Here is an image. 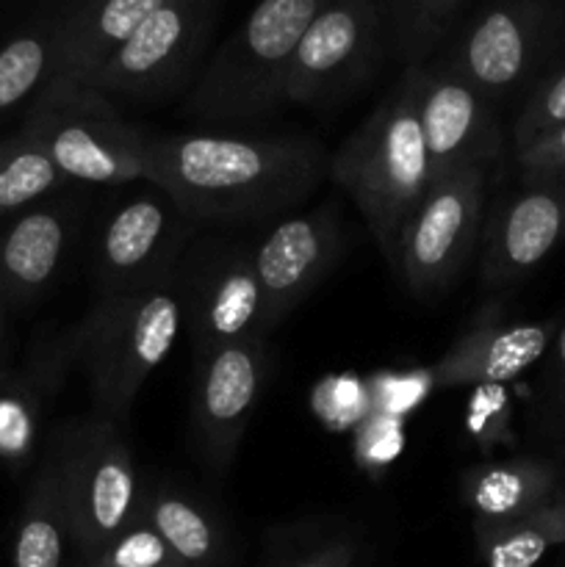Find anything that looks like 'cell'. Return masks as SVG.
Wrapping results in <instances>:
<instances>
[{
	"label": "cell",
	"mask_w": 565,
	"mask_h": 567,
	"mask_svg": "<svg viewBox=\"0 0 565 567\" xmlns=\"http://www.w3.org/2000/svg\"><path fill=\"white\" fill-rule=\"evenodd\" d=\"M330 177L358 205L371 238L393 266L399 236L435 183L419 122L415 66L336 150Z\"/></svg>",
	"instance_id": "7a4b0ae2"
},
{
	"label": "cell",
	"mask_w": 565,
	"mask_h": 567,
	"mask_svg": "<svg viewBox=\"0 0 565 567\" xmlns=\"http://www.w3.org/2000/svg\"><path fill=\"white\" fill-rule=\"evenodd\" d=\"M557 321H476L427 371L432 388L502 385L535 369L552 347Z\"/></svg>",
	"instance_id": "e0dca14e"
},
{
	"label": "cell",
	"mask_w": 565,
	"mask_h": 567,
	"mask_svg": "<svg viewBox=\"0 0 565 567\" xmlns=\"http://www.w3.org/2000/svg\"><path fill=\"white\" fill-rule=\"evenodd\" d=\"M565 241V177L524 183L493 210L485 233L480 282L504 291L537 269Z\"/></svg>",
	"instance_id": "2e32d148"
},
{
	"label": "cell",
	"mask_w": 565,
	"mask_h": 567,
	"mask_svg": "<svg viewBox=\"0 0 565 567\" xmlns=\"http://www.w3.org/2000/svg\"><path fill=\"white\" fill-rule=\"evenodd\" d=\"M216 11L219 0H172L81 86L97 89L111 100H153L172 92L197 64Z\"/></svg>",
	"instance_id": "8fae6325"
},
{
	"label": "cell",
	"mask_w": 565,
	"mask_h": 567,
	"mask_svg": "<svg viewBox=\"0 0 565 567\" xmlns=\"http://www.w3.org/2000/svg\"><path fill=\"white\" fill-rule=\"evenodd\" d=\"M419 122L435 177L469 166H491L502 153V131L491 100L446 66H415Z\"/></svg>",
	"instance_id": "9a60e30c"
},
{
	"label": "cell",
	"mask_w": 565,
	"mask_h": 567,
	"mask_svg": "<svg viewBox=\"0 0 565 567\" xmlns=\"http://www.w3.org/2000/svg\"><path fill=\"white\" fill-rule=\"evenodd\" d=\"M565 125V70L537 86L513 127L515 153Z\"/></svg>",
	"instance_id": "f546056e"
},
{
	"label": "cell",
	"mask_w": 565,
	"mask_h": 567,
	"mask_svg": "<svg viewBox=\"0 0 565 567\" xmlns=\"http://www.w3.org/2000/svg\"><path fill=\"white\" fill-rule=\"evenodd\" d=\"M75 205L39 203L17 214L0 236V299L33 302L42 297L64 266L66 249L75 236Z\"/></svg>",
	"instance_id": "d6986e66"
},
{
	"label": "cell",
	"mask_w": 565,
	"mask_h": 567,
	"mask_svg": "<svg viewBox=\"0 0 565 567\" xmlns=\"http://www.w3.org/2000/svg\"><path fill=\"white\" fill-rule=\"evenodd\" d=\"M543 374L537 385V426L543 437L565 452V319L557 321L552 347L543 354Z\"/></svg>",
	"instance_id": "83f0119b"
},
{
	"label": "cell",
	"mask_w": 565,
	"mask_h": 567,
	"mask_svg": "<svg viewBox=\"0 0 565 567\" xmlns=\"http://www.w3.org/2000/svg\"><path fill=\"white\" fill-rule=\"evenodd\" d=\"M327 0H258L247 20L219 44L186 100L205 122H253L286 105L294 50Z\"/></svg>",
	"instance_id": "277c9868"
},
{
	"label": "cell",
	"mask_w": 565,
	"mask_h": 567,
	"mask_svg": "<svg viewBox=\"0 0 565 567\" xmlns=\"http://www.w3.org/2000/svg\"><path fill=\"white\" fill-rule=\"evenodd\" d=\"M72 567H186L142 518Z\"/></svg>",
	"instance_id": "4316f807"
},
{
	"label": "cell",
	"mask_w": 565,
	"mask_h": 567,
	"mask_svg": "<svg viewBox=\"0 0 565 567\" xmlns=\"http://www.w3.org/2000/svg\"><path fill=\"white\" fill-rule=\"evenodd\" d=\"M64 183L66 177L31 133L20 131L0 142V219L44 203Z\"/></svg>",
	"instance_id": "484cf974"
},
{
	"label": "cell",
	"mask_w": 565,
	"mask_h": 567,
	"mask_svg": "<svg viewBox=\"0 0 565 567\" xmlns=\"http://www.w3.org/2000/svg\"><path fill=\"white\" fill-rule=\"evenodd\" d=\"M48 457L59 471L72 548L81 559L136 524L147 487L120 424L97 413L70 421L55 432Z\"/></svg>",
	"instance_id": "5b68a950"
},
{
	"label": "cell",
	"mask_w": 565,
	"mask_h": 567,
	"mask_svg": "<svg viewBox=\"0 0 565 567\" xmlns=\"http://www.w3.org/2000/svg\"><path fill=\"white\" fill-rule=\"evenodd\" d=\"M22 131L31 133L66 181L131 186L147 175V142L114 100L81 83L50 81L33 97Z\"/></svg>",
	"instance_id": "8992f818"
},
{
	"label": "cell",
	"mask_w": 565,
	"mask_h": 567,
	"mask_svg": "<svg viewBox=\"0 0 565 567\" xmlns=\"http://www.w3.org/2000/svg\"><path fill=\"white\" fill-rule=\"evenodd\" d=\"M548 11L541 0H496L485 6L443 66L487 100L518 86L541 55Z\"/></svg>",
	"instance_id": "5bb4252c"
},
{
	"label": "cell",
	"mask_w": 565,
	"mask_h": 567,
	"mask_svg": "<svg viewBox=\"0 0 565 567\" xmlns=\"http://www.w3.org/2000/svg\"><path fill=\"white\" fill-rule=\"evenodd\" d=\"M177 286L194 358L269 336L253 244L208 238L197 249H186L177 264Z\"/></svg>",
	"instance_id": "52a82bcc"
},
{
	"label": "cell",
	"mask_w": 565,
	"mask_h": 567,
	"mask_svg": "<svg viewBox=\"0 0 565 567\" xmlns=\"http://www.w3.org/2000/svg\"><path fill=\"white\" fill-rule=\"evenodd\" d=\"M0 3H3V0H0Z\"/></svg>",
	"instance_id": "e575fe53"
},
{
	"label": "cell",
	"mask_w": 565,
	"mask_h": 567,
	"mask_svg": "<svg viewBox=\"0 0 565 567\" xmlns=\"http://www.w3.org/2000/svg\"><path fill=\"white\" fill-rule=\"evenodd\" d=\"M563 491V465L530 454L480 463L460 476V502L474 518V532L524 518Z\"/></svg>",
	"instance_id": "ffe728a7"
},
{
	"label": "cell",
	"mask_w": 565,
	"mask_h": 567,
	"mask_svg": "<svg viewBox=\"0 0 565 567\" xmlns=\"http://www.w3.org/2000/svg\"><path fill=\"white\" fill-rule=\"evenodd\" d=\"M460 6H463V0H419L404 31L393 39L408 66L424 64L427 55L435 50V44L441 42L443 33L454 22Z\"/></svg>",
	"instance_id": "f1b7e54d"
},
{
	"label": "cell",
	"mask_w": 565,
	"mask_h": 567,
	"mask_svg": "<svg viewBox=\"0 0 565 567\" xmlns=\"http://www.w3.org/2000/svg\"><path fill=\"white\" fill-rule=\"evenodd\" d=\"M266 374V338L227 343L194 358L192 432L210 474H225L236 460L247 424L260 404Z\"/></svg>",
	"instance_id": "7c38bea8"
},
{
	"label": "cell",
	"mask_w": 565,
	"mask_h": 567,
	"mask_svg": "<svg viewBox=\"0 0 565 567\" xmlns=\"http://www.w3.org/2000/svg\"><path fill=\"white\" fill-rule=\"evenodd\" d=\"M355 554H358V548H355L352 540H332L319 546L316 551L305 554L288 567H352Z\"/></svg>",
	"instance_id": "1f68e13d"
},
{
	"label": "cell",
	"mask_w": 565,
	"mask_h": 567,
	"mask_svg": "<svg viewBox=\"0 0 565 567\" xmlns=\"http://www.w3.org/2000/svg\"><path fill=\"white\" fill-rule=\"evenodd\" d=\"M183 327L177 275L158 286L100 297L78 330V365L94 413L125 426L138 391L170 358Z\"/></svg>",
	"instance_id": "3957f363"
},
{
	"label": "cell",
	"mask_w": 565,
	"mask_h": 567,
	"mask_svg": "<svg viewBox=\"0 0 565 567\" xmlns=\"http://www.w3.org/2000/svg\"><path fill=\"white\" fill-rule=\"evenodd\" d=\"M138 518L172 548L186 567H222L227 559V532L208 502L177 485L144 491Z\"/></svg>",
	"instance_id": "7402d4cb"
},
{
	"label": "cell",
	"mask_w": 565,
	"mask_h": 567,
	"mask_svg": "<svg viewBox=\"0 0 565 567\" xmlns=\"http://www.w3.org/2000/svg\"><path fill=\"white\" fill-rule=\"evenodd\" d=\"M524 183L565 177V125L515 153Z\"/></svg>",
	"instance_id": "4dcf8cb0"
},
{
	"label": "cell",
	"mask_w": 565,
	"mask_h": 567,
	"mask_svg": "<svg viewBox=\"0 0 565 567\" xmlns=\"http://www.w3.org/2000/svg\"><path fill=\"white\" fill-rule=\"evenodd\" d=\"M386 17L380 0H327L294 50L286 105H321L343 97L374 72Z\"/></svg>",
	"instance_id": "30bf717a"
},
{
	"label": "cell",
	"mask_w": 565,
	"mask_h": 567,
	"mask_svg": "<svg viewBox=\"0 0 565 567\" xmlns=\"http://www.w3.org/2000/svg\"><path fill=\"white\" fill-rule=\"evenodd\" d=\"M474 543L485 567H535L565 546V491L524 518L474 532Z\"/></svg>",
	"instance_id": "d4e9b609"
},
{
	"label": "cell",
	"mask_w": 565,
	"mask_h": 567,
	"mask_svg": "<svg viewBox=\"0 0 565 567\" xmlns=\"http://www.w3.org/2000/svg\"><path fill=\"white\" fill-rule=\"evenodd\" d=\"M327 175L314 138L175 133L147 142L144 181L194 221H255L299 205Z\"/></svg>",
	"instance_id": "6da1fadb"
},
{
	"label": "cell",
	"mask_w": 565,
	"mask_h": 567,
	"mask_svg": "<svg viewBox=\"0 0 565 567\" xmlns=\"http://www.w3.org/2000/svg\"><path fill=\"white\" fill-rule=\"evenodd\" d=\"M3 338H6V319H3V299H0V354H3Z\"/></svg>",
	"instance_id": "836d02e7"
},
{
	"label": "cell",
	"mask_w": 565,
	"mask_h": 567,
	"mask_svg": "<svg viewBox=\"0 0 565 567\" xmlns=\"http://www.w3.org/2000/svg\"><path fill=\"white\" fill-rule=\"evenodd\" d=\"M70 546V518H66L59 471L53 460L44 457L22 498L11 567H70L66 565Z\"/></svg>",
	"instance_id": "603a6c76"
},
{
	"label": "cell",
	"mask_w": 565,
	"mask_h": 567,
	"mask_svg": "<svg viewBox=\"0 0 565 567\" xmlns=\"http://www.w3.org/2000/svg\"><path fill=\"white\" fill-rule=\"evenodd\" d=\"M487 169L469 166L435 177L399 236L393 269L419 297L446 291L474 255L482 230Z\"/></svg>",
	"instance_id": "ba28073f"
},
{
	"label": "cell",
	"mask_w": 565,
	"mask_h": 567,
	"mask_svg": "<svg viewBox=\"0 0 565 567\" xmlns=\"http://www.w3.org/2000/svg\"><path fill=\"white\" fill-rule=\"evenodd\" d=\"M166 3L172 0H70L64 3L59 53H55V70L50 81H86Z\"/></svg>",
	"instance_id": "44dd1931"
},
{
	"label": "cell",
	"mask_w": 565,
	"mask_h": 567,
	"mask_svg": "<svg viewBox=\"0 0 565 567\" xmlns=\"http://www.w3.org/2000/svg\"><path fill=\"white\" fill-rule=\"evenodd\" d=\"M192 230L194 219H188L161 188L150 186L116 199L94 238L100 297L172 280L192 241Z\"/></svg>",
	"instance_id": "9c48e42d"
},
{
	"label": "cell",
	"mask_w": 565,
	"mask_h": 567,
	"mask_svg": "<svg viewBox=\"0 0 565 567\" xmlns=\"http://www.w3.org/2000/svg\"><path fill=\"white\" fill-rule=\"evenodd\" d=\"M415 6H419V0H382L380 9H382V17L391 22L393 39L404 31V25H408L410 17H413Z\"/></svg>",
	"instance_id": "d6a6232c"
},
{
	"label": "cell",
	"mask_w": 565,
	"mask_h": 567,
	"mask_svg": "<svg viewBox=\"0 0 565 567\" xmlns=\"http://www.w3.org/2000/svg\"><path fill=\"white\" fill-rule=\"evenodd\" d=\"M61 14L64 6L0 44V114H9L28 97H37L53 78Z\"/></svg>",
	"instance_id": "cb8c5ba5"
},
{
	"label": "cell",
	"mask_w": 565,
	"mask_h": 567,
	"mask_svg": "<svg viewBox=\"0 0 565 567\" xmlns=\"http://www.w3.org/2000/svg\"><path fill=\"white\" fill-rule=\"evenodd\" d=\"M78 365V330L50 332L28 354L25 365L0 385V460L14 468L31 460L44 413Z\"/></svg>",
	"instance_id": "ac0fdd59"
},
{
	"label": "cell",
	"mask_w": 565,
	"mask_h": 567,
	"mask_svg": "<svg viewBox=\"0 0 565 567\" xmlns=\"http://www.w3.org/2000/svg\"><path fill=\"white\" fill-rule=\"evenodd\" d=\"M343 247L347 236L341 205L336 199L321 203L308 214L286 216L258 244H253L269 332L336 269Z\"/></svg>",
	"instance_id": "4fadbf2b"
}]
</instances>
